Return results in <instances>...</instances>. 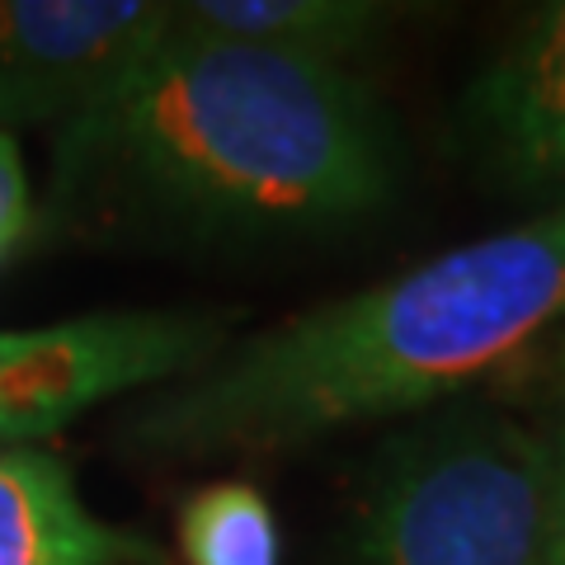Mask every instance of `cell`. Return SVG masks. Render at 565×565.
<instances>
[{
    "label": "cell",
    "instance_id": "cell-6",
    "mask_svg": "<svg viewBox=\"0 0 565 565\" xmlns=\"http://www.w3.org/2000/svg\"><path fill=\"white\" fill-rule=\"evenodd\" d=\"M457 132L490 184L565 199V0L509 29L462 90Z\"/></svg>",
    "mask_w": 565,
    "mask_h": 565
},
{
    "label": "cell",
    "instance_id": "cell-10",
    "mask_svg": "<svg viewBox=\"0 0 565 565\" xmlns=\"http://www.w3.org/2000/svg\"><path fill=\"white\" fill-rule=\"evenodd\" d=\"M33 232V193L24 156L10 132H0V264H6Z\"/></svg>",
    "mask_w": 565,
    "mask_h": 565
},
{
    "label": "cell",
    "instance_id": "cell-11",
    "mask_svg": "<svg viewBox=\"0 0 565 565\" xmlns=\"http://www.w3.org/2000/svg\"><path fill=\"white\" fill-rule=\"evenodd\" d=\"M552 565H565V424L552 438Z\"/></svg>",
    "mask_w": 565,
    "mask_h": 565
},
{
    "label": "cell",
    "instance_id": "cell-12",
    "mask_svg": "<svg viewBox=\"0 0 565 565\" xmlns=\"http://www.w3.org/2000/svg\"><path fill=\"white\" fill-rule=\"evenodd\" d=\"M556 386H561V401H565V321L556 326Z\"/></svg>",
    "mask_w": 565,
    "mask_h": 565
},
{
    "label": "cell",
    "instance_id": "cell-8",
    "mask_svg": "<svg viewBox=\"0 0 565 565\" xmlns=\"http://www.w3.org/2000/svg\"><path fill=\"white\" fill-rule=\"evenodd\" d=\"M174 20L212 39L269 47L282 57L349 66L353 52L373 47L405 10L373 0H189L170 6Z\"/></svg>",
    "mask_w": 565,
    "mask_h": 565
},
{
    "label": "cell",
    "instance_id": "cell-1",
    "mask_svg": "<svg viewBox=\"0 0 565 565\" xmlns=\"http://www.w3.org/2000/svg\"><path fill=\"white\" fill-rule=\"evenodd\" d=\"M401 156L349 66L174 20L118 90L57 137L47 207L180 236H307L377 217Z\"/></svg>",
    "mask_w": 565,
    "mask_h": 565
},
{
    "label": "cell",
    "instance_id": "cell-9",
    "mask_svg": "<svg viewBox=\"0 0 565 565\" xmlns=\"http://www.w3.org/2000/svg\"><path fill=\"white\" fill-rule=\"evenodd\" d=\"M174 546L184 565H278L282 537L269 500L245 481H212L193 490L180 523H174Z\"/></svg>",
    "mask_w": 565,
    "mask_h": 565
},
{
    "label": "cell",
    "instance_id": "cell-5",
    "mask_svg": "<svg viewBox=\"0 0 565 565\" xmlns=\"http://www.w3.org/2000/svg\"><path fill=\"white\" fill-rule=\"evenodd\" d=\"M156 0H0V132L71 128L166 39Z\"/></svg>",
    "mask_w": 565,
    "mask_h": 565
},
{
    "label": "cell",
    "instance_id": "cell-3",
    "mask_svg": "<svg viewBox=\"0 0 565 565\" xmlns=\"http://www.w3.org/2000/svg\"><path fill=\"white\" fill-rule=\"evenodd\" d=\"M552 457L500 405L419 415L367 462L344 565H552Z\"/></svg>",
    "mask_w": 565,
    "mask_h": 565
},
{
    "label": "cell",
    "instance_id": "cell-2",
    "mask_svg": "<svg viewBox=\"0 0 565 565\" xmlns=\"http://www.w3.org/2000/svg\"><path fill=\"white\" fill-rule=\"evenodd\" d=\"M565 321V199L334 297L156 386L128 419L147 452L297 448L349 424L457 405Z\"/></svg>",
    "mask_w": 565,
    "mask_h": 565
},
{
    "label": "cell",
    "instance_id": "cell-4",
    "mask_svg": "<svg viewBox=\"0 0 565 565\" xmlns=\"http://www.w3.org/2000/svg\"><path fill=\"white\" fill-rule=\"evenodd\" d=\"M222 353V326L193 311H104L0 330V448L39 444L85 411L199 373Z\"/></svg>",
    "mask_w": 565,
    "mask_h": 565
},
{
    "label": "cell",
    "instance_id": "cell-7",
    "mask_svg": "<svg viewBox=\"0 0 565 565\" xmlns=\"http://www.w3.org/2000/svg\"><path fill=\"white\" fill-rule=\"evenodd\" d=\"M0 565H170L151 537L104 523L39 444L0 448Z\"/></svg>",
    "mask_w": 565,
    "mask_h": 565
}]
</instances>
